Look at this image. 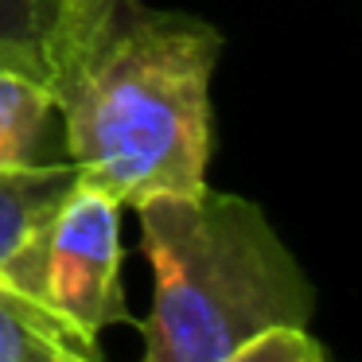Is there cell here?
I'll use <instances>...</instances> for the list:
<instances>
[{
  "mask_svg": "<svg viewBox=\"0 0 362 362\" xmlns=\"http://www.w3.org/2000/svg\"><path fill=\"white\" fill-rule=\"evenodd\" d=\"M222 32L144 0H59L43 82L78 180L121 206L206 187Z\"/></svg>",
  "mask_w": 362,
  "mask_h": 362,
  "instance_id": "obj_1",
  "label": "cell"
},
{
  "mask_svg": "<svg viewBox=\"0 0 362 362\" xmlns=\"http://www.w3.org/2000/svg\"><path fill=\"white\" fill-rule=\"evenodd\" d=\"M133 211L156 276L144 362H222L265 331L312 323V276L257 203L203 187Z\"/></svg>",
  "mask_w": 362,
  "mask_h": 362,
  "instance_id": "obj_2",
  "label": "cell"
},
{
  "mask_svg": "<svg viewBox=\"0 0 362 362\" xmlns=\"http://www.w3.org/2000/svg\"><path fill=\"white\" fill-rule=\"evenodd\" d=\"M121 257V203L110 191L74 180L55 211L4 261L0 284L78 346L98 351V335L110 323H129Z\"/></svg>",
  "mask_w": 362,
  "mask_h": 362,
  "instance_id": "obj_3",
  "label": "cell"
},
{
  "mask_svg": "<svg viewBox=\"0 0 362 362\" xmlns=\"http://www.w3.org/2000/svg\"><path fill=\"white\" fill-rule=\"evenodd\" d=\"M55 102L40 74L0 66V172L47 164Z\"/></svg>",
  "mask_w": 362,
  "mask_h": 362,
  "instance_id": "obj_4",
  "label": "cell"
},
{
  "mask_svg": "<svg viewBox=\"0 0 362 362\" xmlns=\"http://www.w3.org/2000/svg\"><path fill=\"white\" fill-rule=\"evenodd\" d=\"M78 172L74 164H28L0 172V269L20 245L28 242L35 226L59 206V199L74 187Z\"/></svg>",
  "mask_w": 362,
  "mask_h": 362,
  "instance_id": "obj_5",
  "label": "cell"
},
{
  "mask_svg": "<svg viewBox=\"0 0 362 362\" xmlns=\"http://www.w3.org/2000/svg\"><path fill=\"white\" fill-rule=\"evenodd\" d=\"M0 362H102L0 284Z\"/></svg>",
  "mask_w": 362,
  "mask_h": 362,
  "instance_id": "obj_6",
  "label": "cell"
},
{
  "mask_svg": "<svg viewBox=\"0 0 362 362\" xmlns=\"http://www.w3.org/2000/svg\"><path fill=\"white\" fill-rule=\"evenodd\" d=\"M59 0H0V66H20L43 78V47Z\"/></svg>",
  "mask_w": 362,
  "mask_h": 362,
  "instance_id": "obj_7",
  "label": "cell"
},
{
  "mask_svg": "<svg viewBox=\"0 0 362 362\" xmlns=\"http://www.w3.org/2000/svg\"><path fill=\"white\" fill-rule=\"evenodd\" d=\"M222 362H327V354L308 327H276L250 339Z\"/></svg>",
  "mask_w": 362,
  "mask_h": 362,
  "instance_id": "obj_8",
  "label": "cell"
}]
</instances>
